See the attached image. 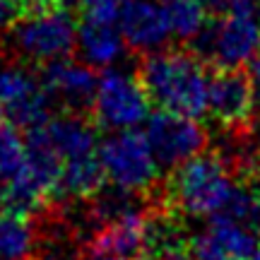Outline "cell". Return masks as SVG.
<instances>
[{
    "label": "cell",
    "instance_id": "cell-1",
    "mask_svg": "<svg viewBox=\"0 0 260 260\" xmlns=\"http://www.w3.org/2000/svg\"><path fill=\"white\" fill-rule=\"evenodd\" d=\"M140 80L159 109L190 118L207 116L210 75L203 58L188 51H152L140 63Z\"/></svg>",
    "mask_w": 260,
    "mask_h": 260
},
{
    "label": "cell",
    "instance_id": "cell-2",
    "mask_svg": "<svg viewBox=\"0 0 260 260\" xmlns=\"http://www.w3.org/2000/svg\"><path fill=\"white\" fill-rule=\"evenodd\" d=\"M236 186L232 169L219 154L200 152L174 169L167 183V205L183 217L212 219L224 212Z\"/></svg>",
    "mask_w": 260,
    "mask_h": 260
},
{
    "label": "cell",
    "instance_id": "cell-3",
    "mask_svg": "<svg viewBox=\"0 0 260 260\" xmlns=\"http://www.w3.org/2000/svg\"><path fill=\"white\" fill-rule=\"evenodd\" d=\"M5 46L19 60L53 63L77 48V22L73 10L58 8L17 17L5 29Z\"/></svg>",
    "mask_w": 260,
    "mask_h": 260
},
{
    "label": "cell",
    "instance_id": "cell-4",
    "mask_svg": "<svg viewBox=\"0 0 260 260\" xmlns=\"http://www.w3.org/2000/svg\"><path fill=\"white\" fill-rule=\"evenodd\" d=\"M99 161L106 181L128 193H149L159 181L161 167L149 147L147 135L135 128L111 130V135L99 142Z\"/></svg>",
    "mask_w": 260,
    "mask_h": 260
},
{
    "label": "cell",
    "instance_id": "cell-5",
    "mask_svg": "<svg viewBox=\"0 0 260 260\" xmlns=\"http://www.w3.org/2000/svg\"><path fill=\"white\" fill-rule=\"evenodd\" d=\"M195 53L217 68H241L260 51V17L251 12H224L207 22L193 39Z\"/></svg>",
    "mask_w": 260,
    "mask_h": 260
},
{
    "label": "cell",
    "instance_id": "cell-6",
    "mask_svg": "<svg viewBox=\"0 0 260 260\" xmlns=\"http://www.w3.org/2000/svg\"><path fill=\"white\" fill-rule=\"evenodd\" d=\"M147 89L140 77L123 70L106 68L96 82V92L92 99V113L96 125L106 130H128L138 128L149 118Z\"/></svg>",
    "mask_w": 260,
    "mask_h": 260
},
{
    "label": "cell",
    "instance_id": "cell-7",
    "mask_svg": "<svg viewBox=\"0 0 260 260\" xmlns=\"http://www.w3.org/2000/svg\"><path fill=\"white\" fill-rule=\"evenodd\" d=\"M0 183L8 193L10 212L27 217L48 200L29 167L27 138L12 123H0Z\"/></svg>",
    "mask_w": 260,
    "mask_h": 260
},
{
    "label": "cell",
    "instance_id": "cell-8",
    "mask_svg": "<svg viewBox=\"0 0 260 260\" xmlns=\"http://www.w3.org/2000/svg\"><path fill=\"white\" fill-rule=\"evenodd\" d=\"M53 99L44 87L41 75H34L24 65L10 63L0 68V113L3 121L17 128H34L51 118Z\"/></svg>",
    "mask_w": 260,
    "mask_h": 260
},
{
    "label": "cell",
    "instance_id": "cell-9",
    "mask_svg": "<svg viewBox=\"0 0 260 260\" xmlns=\"http://www.w3.org/2000/svg\"><path fill=\"white\" fill-rule=\"evenodd\" d=\"M145 135L161 169H176L207 145V133L195 118L164 109L147 118Z\"/></svg>",
    "mask_w": 260,
    "mask_h": 260
},
{
    "label": "cell",
    "instance_id": "cell-10",
    "mask_svg": "<svg viewBox=\"0 0 260 260\" xmlns=\"http://www.w3.org/2000/svg\"><path fill=\"white\" fill-rule=\"evenodd\" d=\"M255 87L241 68H217L207 84V116L222 128L241 130L253 118Z\"/></svg>",
    "mask_w": 260,
    "mask_h": 260
},
{
    "label": "cell",
    "instance_id": "cell-11",
    "mask_svg": "<svg viewBox=\"0 0 260 260\" xmlns=\"http://www.w3.org/2000/svg\"><path fill=\"white\" fill-rule=\"evenodd\" d=\"M260 251V234L226 217H212L190 236V260H251Z\"/></svg>",
    "mask_w": 260,
    "mask_h": 260
},
{
    "label": "cell",
    "instance_id": "cell-12",
    "mask_svg": "<svg viewBox=\"0 0 260 260\" xmlns=\"http://www.w3.org/2000/svg\"><path fill=\"white\" fill-rule=\"evenodd\" d=\"M118 27L125 46H130L135 53L159 51L174 37L169 12L161 0H123Z\"/></svg>",
    "mask_w": 260,
    "mask_h": 260
},
{
    "label": "cell",
    "instance_id": "cell-13",
    "mask_svg": "<svg viewBox=\"0 0 260 260\" xmlns=\"http://www.w3.org/2000/svg\"><path fill=\"white\" fill-rule=\"evenodd\" d=\"M41 80L53 104L65 106V111L80 113L84 109H92L99 77L94 75L92 65H87L84 60L75 63L68 58H60V60L46 63V68L41 70Z\"/></svg>",
    "mask_w": 260,
    "mask_h": 260
},
{
    "label": "cell",
    "instance_id": "cell-14",
    "mask_svg": "<svg viewBox=\"0 0 260 260\" xmlns=\"http://www.w3.org/2000/svg\"><path fill=\"white\" fill-rule=\"evenodd\" d=\"M138 260H190V236L174 210H149Z\"/></svg>",
    "mask_w": 260,
    "mask_h": 260
},
{
    "label": "cell",
    "instance_id": "cell-15",
    "mask_svg": "<svg viewBox=\"0 0 260 260\" xmlns=\"http://www.w3.org/2000/svg\"><path fill=\"white\" fill-rule=\"evenodd\" d=\"M145 226H147V210H135V212L118 217L109 224H102L99 232L92 239L94 253H109L123 260H138L145 241Z\"/></svg>",
    "mask_w": 260,
    "mask_h": 260
},
{
    "label": "cell",
    "instance_id": "cell-16",
    "mask_svg": "<svg viewBox=\"0 0 260 260\" xmlns=\"http://www.w3.org/2000/svg\"><path fill=\"white\" fill-rule=\"evenodd\" d=\"M77 51L87 65L92 68H111L118 63L125 51V39L118 22H96L82 19L77 24Z\"/></svg>",
    "mask_w": 260,
    "mask_h": 260
},
{
    "label": "cell",
    "instance_id": "cell-17",
    "mask_svg": "<svg viewBox=\"0 0 260 260\" xmlns=\"http://www.w3.org/2000/svg\"><path fill=\"white\" fill-rule=\"evenodd\" d=\"M34 243V229L24 214L0 210V260H27Z\"/></svg>",
    "mask_w": 260,
    "mask_h": 260
},
{
    "label": "cell",
    "instance_id": "cell-18",
    "mask_svg": "<svg viewBox=\"0 0 260 260\" xmlns=\"http://www.w3.org/2000/svg\"><path fill=\"white\" fill-rule=\"evenodd\" d=\"M217 217H226V219H234L239 224H246V226H251L253 232L260 234V186L255 181L239 183L229 205Z\"/></svg>",
    "mask_w": 260,
    "mask_h": 260
},
{
    "label": "cell",
    "instance_id": "cell-19",
    "mask_svg": "<svg viewBox=\"0 0 260 260\" xmlns=\"http://www.w3.org/2000/svg\"><path fill=\"white\" fill-rule=\"evenodd\" d=\"M19 8V15H31V12H44V10H58L68 8L73 10L80 5V0H15Z\"/></svg>",
    "mask_w": 260,
    "mask_h": 260
},
{
    "label": "cell",
    "instance_id": "cell-20",
    "mask_svg": "<svg viewBox=\"0 0 260 260\" xmlns=\"http://www.w3.org/2000/svg\"><path fill=\"white\" fill-rule=\"evenodd\" d=\"M19 17V8L15 0H0V31L5 29Z\"/></svg>",
    "mask_w": 260,
    "mask_h": 260
},
{
    "label": "cell",
    "instance_id": "cell-21",
    "mask_svg": "<svg viewBox=\"0 0 260 260\" xmlns=\"http://www.w3.org/2000/svg\"><path fill=\"white\" fill-rule=\"evenodd\" d=\"M77 260H123V258H116V255H109V253H89L84 258H77Z\"/></svg>",
    "mask_w": 260,
    "mask_h": 260
},
{
    "label": "cell",
    "instance_id": "cell-22",
    "mask_svg": "<svg viewBox=\"0 0 260 260\" xmlns=\"http://www.w3.org/2000/svg\"><path fill=\"white\" fill-rule=\"evenodd\" d=\"M0 210H8V193H5L3 183H0Z\"/></svg>",
    "mask_w": 260,
    "mask_h": 260
}]
</instances>
